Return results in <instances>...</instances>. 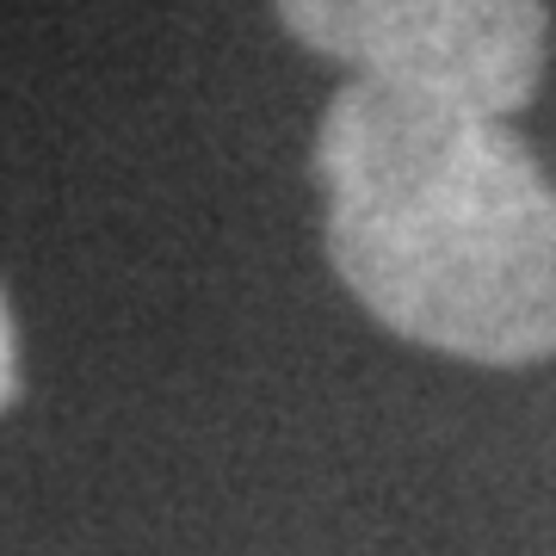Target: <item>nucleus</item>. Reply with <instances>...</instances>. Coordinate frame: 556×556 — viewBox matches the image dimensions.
I'll return each mask as SVG.
<instances>
[{
    "mask_svg": "<svg viewBox=\"0 0 556 556\" xmlns=\"http://www.w3.org/2000/svg\"><path fill=\"white\" fill-rule=\"evenodd\" d=\"M328 260L402 340L470 365L556 353V192L507 118L346 80L316 124Z\"/></svg>",
    "mask_w": 556,
    "mask_h": 556,
    "instance_id": "obj_1",
    "label": "nucleus"
},
{
    "mask_svg": "<svg viewBox=\"0 0 556 556\" xmlns=\"http://www.w3.org/2000/svg\"><path fill=\"white\" fill-rule=\"evenodd\" d=\"M298 43L433 100L507 118L538 93L551 13L544 0H273Z\"/></svg>",
    "mask_w": 556,
    "mask_h": 556,
    "instance_id": "obj_2",
    "label": "nucleus"
},
{
    "mask_svg": "<svg viewBox=\"0 0 556 556\" xmlns=\"http://www.w3.org/2000/svg\"><path fill=\"white\" fill-rule=\"evenodd\" d=\"M20 396V340H13V309L0 298V415Z\"/></svg>",
    "mask_w": 556,
    "mask_h": 556,
    "instance_id": "obj_3",
    "label": "nucleus"
}]
</instances>
